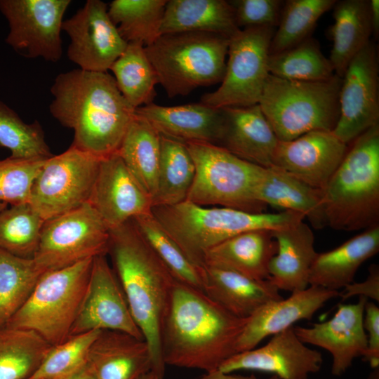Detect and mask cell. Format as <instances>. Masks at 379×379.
<instances>
[{
    "label": "cell",
    "mask_w": 379,
    "mask_h": 379,
    "mask_svg": "<svg viewBox=\"0 0 379 379\" xmlns=\"http://www.w3.org/2000/svg\"><path fill=\"white\" fill-rule=\"evenodd\" d=\"M342 79L303 81L271 74L259 105L279 140L288 141L312 131H333L339 117Z\"/></svg>",
    "instance_id": "52a82bcc"
},
{
    "label": "cell",
    "mask_w": 379,
    "mask_h": 379,
    "mask_svg": "<svg viewBox=\"0 0 379 379\" xmlns=\"http://www.w3.org/2000/svg\"><path fill=\"white\" fill-rule=\"evenodd\" d=\"M359 296L379 302V266L372 264L368 267V275L361 282H352L340 292L339 297L345 301L351 297Z\"/></svg>",
    "instance_id": "7dc6e473"
},
{
    "label": "cell",
    "mask_w": 379,
    "mask_h": 379,
    "mask_svg": "<svg viewBox=\"0 0 379 379\" xmlns=\"http://www.w3.org/2000/svg\"><path fill=\"white\" fill-rule=\"evenodd\" d=\"M152 214L187 258L202 267L205 253L239 234L255 230L288 227L305 217L298 212L251 213L220 206H203L187 200L153 206Z\"/></svg>",
    "instance_id": "277c9868"
},
{
    "label": "cell",
    "mask_w": 379,
    "mask_h": 379,
    "mask_svg": "<svg viewBox=\"0 0 379 379\" xmlns=\"http://www.w3.org/2000/svg\"><path fill=\"white\" fill-rule=\"evenodd\" d=\"M0 147L11 151L14 159H47L53 154L40 123L26 124L0 100Z\"/></svg>",
    "instance_id": "b9f144b4"
},
{
    "label": "cell",
    "mask_w": 379,
    "mask_h": 379,
    "mask_svg": "<svg viewBox=\"0 0 379 379\" xmlns=\"http://www.w3.org/2000/svg\"><path fill=\"white\" fill-rule=\"evenodd\" d=\"M334 23L328 31L333 46L328 58L336 76L343 78L352 59L371 41L369 1H336Z\"/></svg>",
    "instance_id": "4dcf8cb0"
},
{
    "label": "cell",
    "mask_w": 379,
    "mask_h": 379,
    "mask_svg": "<svg viewBox=\"0 0 379 379\" xmlns=\"http://www.w3.org/2000/svg\"><path fill=\"white\" fill-rule=\"evenodd\" d=\"M138 379H159L157 375L153 371H149L142 375H140Z\"/></svg>",
    "instance_id": "816d5d0a"
},
{
    "label": "cell",
    "mask_w": 379,
    "mask_h": 379,
    "mask_svg": "<svg viewBox=\"0 0 379 379\" xmlns=\"http://www.w3.org/2000/svg\"><path fill=\"white\" fill-rule=\"evenodd\" d=\"M109 229L88 203L45 220L32 258L43 272L107 255Z\"/></svg>",
    "instance_id": "8fae6325"
},
{
    "label": "cell",
    "mask_w": 379,
    "mask_h": 379,
    "mask_svg": "<svg viewBox=\"0 0 379 379\" xmlns=\"http://www.w3.org/2000/svg\"><path fill=\"white\" fill-rule=\"evenodd\" d=\"M195 175L187 201L203 206H220L251 213H264L255 190L263 168L244 161L215 144L185 143Z\"/></svg>",
    "instance_id": "9c48e42d"
},
{
    "label": "cell",
    "mask_w": 379,
    "mask_h": 379,
    "mask_svg": "<svg viewBox=\"0 0 379 379\" xmlns=\"http://www.w3.org/2000/svg\"><path fill=\"white\" fill-rule=\"evenodd\" d=\"M160 150L161 135L135 110L117 152L152 201L157 190Z\"/></svg>",
    "instance_id": "1f68e13d"
},
{
    "label": "cell",
    "mask_w": 379,
    "mask_h": 379,
    "mask_svg": "<svg viewBox=\"0 0 379 379\" xmlns=\"http://www.w3.org/2000/svg\"><path fill=\"white\" fill-rule=\"evenodd\" d=\"M54 379H95L86 364L76 371Z\"/></svg>",
    "instance_id": "f907efd6"
},
{
    "label": "cell",
    "mask_w": 379,
    "mask_h": 379,
    "mask_svg": "<svg viewBox=\"0 0 379 379\" xmlns=\"http://www.w3.org/2000/svg\"><path fill=\"white\" fill-rule=\"evenodd\" d=\"M335 0H288L284 1L270 53L296 46L311 36L318 20L333 8Z\"/></svg>",
    "instance_id": "60d3db41"
},
{
    "label": "cell",
    "mask_w": 379,
    "mask_h": 379,
    "mask_svg": "<svg viewBox=\"0 0 379 379\" xmlns=\"http://www.w3.org/2000/svg\"><path fill=\"white\" fill-rule=\"evenodd\" d=\"M45 220L29 203L0 207V248L18 257L32 259Z\"/></svg>",
    "instance_id": "ab89813d"
},
{
    "label": "cell",
    "mask_w": 379,
    "mask_h": 379,
    "mask_svg": "<svg viewBox=\"0 0 379 379\" xmlns=\"http://www.w3.org/2000/svg\"><path fill=\"white\" fill-rule=\"evenodd\" d=\"M144 240L178 281L203 291V269L193 263L152 211L131 219Z\"/></svg>",
    "instance_id": "836d02e7"
},
{
    "label": "cell",
    "mask_w": 379,
    "mask_h": 379,
    "mask_svg": "<svg viewBox=\"0 0 379 379\" xmlns=\"http://www.w3.org/2000/svg\"><path fill=\"white\" fill-rule=\"evenodd\" d=\"M88 203L109 230L152 207V198L117 152L101 159Z\"/></svg>",
    "instance_id": "ac0fdd59"
},
{
    "label": "cell",
    "mask_w": 379,
    "mask_h": 379,
    "mask_svg": "<svg viewBox=\"0 0 379 379\" xmlns=\"http://www.w3.org/2000/svg\"><path fill=\"white\" fill-rule=\"evenodd\" d=\"M203 292L232 314L248 319L267 303L283 299L269 280H256L239 272L203 266Z\"/></svg>",
    "instance_id": "d4e9b609"
},
{
    "label": "cell",
    "mask_w": 379,
    "mask_h": 379,
    "mask_svg": "<svg viewBox=\"0 0 379 379\" xmlns=\"http://www.w3.org/2000/svg\"><path fill=\"white\" fill-rule=\"evenodd\" d=\"M272 231L251 230L225 240L205 253L203 266L232 270L256 280L269 279V264L277 251Z\"/></svg>",
    "instance_id": "83f0119b"
},
{
    "label": "cell",
    "mask_w": 379,
    "mask_h": 379,
    "mask_svg": "<svg viewBox=\"0 0 379 379\" xmlns=\"http://www.w3.org/2000/svg\"><path fill=\"white\" fill-rule=\"evenodd\" d=\"M70 4V0H0V11L9 27L6 43L27 58L60 60L63 16Z\"/></svg>",
    "instance_id": "4fadbf2b"
},
{
    "label": "cell",
    "mask_w": 379,
    "mask_h": 379,
    "mask_svg": "<svg viewBox=\"0 0 379 379\" xmlns=\"http://www.w3.org/2000/svg\"><path fill=\"white\" fill-rule=\"evenodd\" d=\"M239 29L229 1L169 0L165 6L160 35L200 32L230 39Z\"/></svg>",
    "instance_id": "f546056e"
},
{
    "label": "cell",
    "mask_w": 379,
    "mask_h": 379,
    "mask_svg": "<svg viewBox=\"0 0 379 379\" xmlns=\"http://www.w3.org/2000/svg\"><path fill=\"white\" fill-rule=\"evenodd\" d=\"M248 319L237 317L203 291L175 281L162 318L160 347L165 365L206 373L237 353Z\"/></svg>",
    "instance_id": "6da1fadb"
},
{
    "label": "cell",
    "mask_w": 379,
    "mask_h": 379,
    "mask_svg": "<svg viewBox=\"0 0 379 379\" xmlns=\"http://www.w3.org/2000/svg\"><path fill=\"white\" fill-rule=\"evenodd\" d=\"M272 232L277 251L269 264V280L279 290L291 293L307 288L311 268L318 254L312 229L302 220Z\"/></svg>",
    "instance_id": "484cf974"
},
{
    "label": "cell",
    "mask_w": 379,
    "mask_h": 379,
    "mask_svg": "<svg viewBox=\"0 0 379 379\" xmlns=\"http://www.w3.org/2000/svg\"><path fill=\"white\" fill-rule=\"evenodd\" d=\"M46 159L0 160V202L29 203L32 183Z\"/></svg>",
    "instance_id": "ee69618b"
},
{
    "label": "cell",
    "mask_w": 379,
    "mask_h": 379,
    "mask_svg": "<svg viewBox=\"0 0 379 379\" xmlns=\"http://www.w3.org/2000/svg\"><path fill=\"white\" fill-rule=\"evenodd\" d=\"M93 260L44 272L4 327L32 331L52 346L67 340L87 290Z\"/></svg>",
    "instance_id": "ba28073f"
},
{
    "label": "cell",
    "mask_w": 379,
    "mask_h": 379,
    "mask_svg": "<svg viewBox=\"0 0 379 379\" xmlns=\"http://www.w3.org/2000/svg\"><path fill=\"white\" fill-rule=\"evenodd\" d=\"M102 159L72 145L47 158L32 183L29 204L47 220L88 202Z\"/></svg>",
    "instance_id": "7c38bea8"
},
{
    "label": "cell",
    "mask_w": 379,
    "mask_h": 379,
    "mask_svg": "<svg viewBox=\"0 0 379 379\" xmlns=\"http://www.w3.org/2000/svg\"><path fill=\"white\" fill-rule=\"evenodd\" d=\"M107 253L131 314L149 347L152 371L163 379L166 365L161 352L160 330L175 279L131 220L109 230Z\"/></svg>",
    "instance_id": "3957f363"
},
{
    "label": "cell",
    "mask_w": 379,
    "mask_h": 379,
    "mask_svg": "<svg viewBox=\"0 0 379 379\" xmlns=\"http://www.w3.org/2000/svg\"><path fill=\"white\" fill-rule=\"evenodd\" d=\"M51 115L74 131V147L100 158L117 152L135 115L113 76L75 69L59 74L51 88Z\"/></svg>",
    "instance_id": "7a4b0ae2"
},
{
    "label": "cell",
    "mask_w": 379,
    "mask_h": 379,
    "mask_svg": "<svg viewBox=\"0 0 379 379\" xmlns=\"http://www.w3.org/2000/svg\"><path fill=\"white\" fill-rule=\"evenodd\" d=\"M275 28L239 29L230 39L225 74L217 90L204 94L201 102L215 109L259 104L270 75V47Z\"/></svg>",
    "instance_id": "30bf717a"
},
{
    "label": "cell",
    "mask_w": 379,
    "mask_h": 379,
    "mask_svg": "<svg viewBox=\"0 0 379 379\" xmlns=\"http://www.w3.org/2000/svg\"><path fill=\"white\" fill-rule=\"evenodd\" d=\"M230 38L192 32L160 35L145 47L158 82L169 98L220 83Z\"/></svg>",
    "instance_id": "8992f818"
},
{
    "label": "cell",
    "mask_w": 379,
    "mask_h": 379,
    "mask_svg": "<svg viewBox=\"0 0 379 379\" xmlns=\"http://www.w3.org/2000/svg\"><path fill=\"white\" fill-rule=\"evenodd\" d=\"M194 175V164L186 144L161 135L157 186L152 207L185 201Z\"/></svg>",
    "instance_id": "d6a6232c"
},
{
    "label": "cell",
    "mask_w": 379,
    "mask_h": 379,
    "mask_svg": "<svg viewBox=\"0 0 379 379\" xmlns=\"http://www.w3.org/2000/svg\"><path fill=\"white\" fill-rule=\"evenodd\" d=\"M379 251V225L365 230L329 251L317 254L309 284L328 290L343 289L354 281L359 267Z\"/></svg>",
    "instance_id": "f1b7e54d"
},
{
    "label": "cell",
    "mask_w": 379,
    "mask_h": 379,
    "mask_svg": "<svg viewBox=\"0 0 379 379\" xmlns=\"http://www.w3.org/2000/svg\"><path fill=\"white\" fill-rule=\"evenodd\" d=\"M109 69L119 91L132 107L137 109L152 103L155 86L159 82L142 44L128 43Z\"/></svg>",
    "instance_id": "e575fe53"
},
{
    "label": "cell",
    "mask_w": 379,
    "mask_h": 379,
    "mask_svg": "<svg viewBox=\"0 0 379 379\" xmlns=\"http://www.w3.org/2000/svg\"><path fill=\"white\" fill-rule=\"evenodd\" d=\"M369 8L372 33L375 38H378L379 34V1L370 0Z\"/></svg>",
    "instance_id": "681fc988"
},
{
    "label": "cell",
    "mask_w": 379,
    "mask_h": 379,
    "mask_svg": "<svg viewBox=\"0 0 379 379\" xmlns=\"http://www.w3.org/2000/svg\"><path fill=\"white\" fill-rule=\"evenodd\" d=\"M367 301V298L359 297L356 303L339 304L333 317L327 321L310 327L293 326L302 343L319 347L331 354V372L334 376L344 374L354 360L364 357L366 352L364 313Z\"/></svg>",
    "instance_id": "d6986e66"
},
{
    "label": "cell",
    "mask_w": 379,
    "mask_h": 379,
    "mask_svg": "<svg viewBox=\"0 0 379 379\" xmlns=\"http://www.w3.org/2000/svg\"><path fill=\"white\" fill-rule=\"evenodd\" d=\"M352 142L322 190L327 226L336 230L379 225V124Z\"/></svg>",
    "instance_id": "5b68a950"
},
{
    "label": "cell",
    "mask_w": 379,
    "mask_h": 379,
    "mask_svg": "<svg viewBox=\"0 0 379 379\" xmlns=\"http://www.w3.org/2000/svg\"><path fill=\"white\" fill-rule=\"evenodd\" d=\"M255 197L265 206L302 213L314 229L327 227L322 190L280 168H263Z\"/></svg>",
    "instance_id": "4316f807"
},
{
    "label": "cell",
    "mask_w": 379,
    "mask_h": 379,
    "mask_svg": "<svg viewBox=\"0 0 379 379\" xmlns=\"http://www.w3.org/2000/svg\"><path fill=\"white\" fill-rule=\"evenodd\" d=\"M340 291L310 285L286 299L265 304L250 317L237 343V352L253 349L265 338L277 334L300 320H310Z\"/></svg>",
    "instance_id": "44dd1931"
},
{
    "label": "cell",
    "mask_w": 379,
    "mask_h": 379,
    "mask_svg": "<svg viewBox=\"0 0 379 379\" xmlns=\"http://www.w3.org/2000/svg\"><path fill=\"white\" fill-rule=\"evenodd\" d=\"M86 364L95 379H138L152 370L149 347L145 340L111 330L100 331Z\"/></svg>",
    "instance_id": "cb8c5ba5"
},
{
    "label": "cell",
    "mask_w": 379,
    "mask_h": 379,
    "mask_svg": "<svg viewBox=\"0 0 379 379\" xmlns=\"http://www.w3.org/2000/svg\"><path fill=\"white\" fill-rule=\"evenodd\" d=\"M368 379H379V368L372 369Z\"/></svg>",
    "instance_id": "f5cc1de1"
},
{
    "label": "cell",
    "mask_w": 379,
    "mask_h": 379,
    "mask_svg": "<svg viewBox=\"0 0 379 379\" xmlns=\"http://www.w3.org/2000/svg\"><path fill=\"white\" fill-rule=\"evenodd\" d=\"M107 9V4L100 0H88L62 22V30L70 39L68 58L79 69L105 72L127 46Z\"/></svg>",
    "instance_id": "9a60e30c"
},
{
    "label": "cell",
    "mask_w": 379,
    "mask_h": 379,
    "mask_svg": "<svg viewBox=\"0 0 379 379\" xmlns=\"http://www.w3.org/2000/svg\"><path fill=\"white\" fill-rule=\"evenodd\" d=\"M199 379H260L255 376L253 374L250 375H242L233 374L232 373H225L220 370H215L211 372L205 373ZM266 379H279L274 375Z\"/></svg>",
    "instance_id": "c3c4849f"
},
{
    "label": "cell",
    "mask_w": 379,
    "mask_h": 379,
    "mask_svg": "<svg viewBox=\"0 0 379 379\" xmlns=\"http://www.w3.org/2000/svg\"><path fill=\"white\" fill-rule=\"evenodd\" d=\"M166 0H114L108 15L121 37L145 47L160 36Z\"/></svg>",
    "instance_id": "8d00e7d4"
},
{
    "label": "cell",
    "mask_w": 379,
    "mask_h": 379,
    "mask_svg": "<svg viewBox=\"0 0 379 379\" xmlns=\"http://www.w3.org/2000/svg\"><path fill=\"white\" fill-rule=\"evenodd\" d=\"M364 328L367 336V350L363 360L372 369L379 368V307L367 301L364 313Z\"/></svg>",
    "instance_id": "bcb514c9"
},
{
    "label": "cell",
    "mask_w": 379,
    "mask_h": 379,
    "mask_svg": "<svg viewBox=\"0 0 379 379\" xmlns=\"http://www.w3.org/2000/svg\"><path fill=\"white\" fill-rule=\"evenodd\" d=\"M100 331H91L69 337L52 346L39 368L29 379H54L86 364L91 347Z\"/></svg>",
    "instance_id": "7bdbcfd3"
},
{
    "label": "cell",
    "mask_w": 379,
    "mask_h": 379,
    "mask_svg": "<svg viewBox=\"0 0 379 379\" xmlns=\"http://www.w3.org/2000/svg\"><path fill=\"white\" fill-rule=\"evenodd\" d=\"M43 274L33 259L0 248V329L26 302Z\"/></svg>",
    "instance_id": "f35d334b"
},
{
    "label": "cell",
    "mask_w": 379,
    "mask_h": 379,
    "mask_svg": "<svg viewBox=\"0 0 379 379\" xmlns=\"http://www.w3.org/2000/svg\"><path fill=\"white\" fill-rule=\"evenodd\" d=\"M222 110L224 126L218 145L248 162L265 168L272 166L279 140L260 105Z\"/></svg>",
    "instance_id": "603a6c76"
},
{
    "label": "cell",
    "mask_w": 379,
    "mask_h": 379,
    "mask_svg": "<svg viewBox=\"0 0 379 379\" xmlns=\"http://www.w3.org/2000/svg\"><path fill=\"white\" fill-rule=\"evenodd\" d=\"M103 330L121 331L144 340L106 255L93 260L87 290L70 337Z\"/></svg>",
    "instance_id": "2e32d148"
},
{
    "label": "cell",
    "mask_w": 379,
    "mask_h": 379,
    "mask_svg": "<svg viewBox=\"0 0 379 379\" xmlns=\"http://www.w3.org/2000/svg\"><path fill=\"white\" fill-rule=\"evenodd\" d=\"M347 151V145L333 131H312L291 140H279L272 166L323 190Z\"/></svg>",
    "instance_id": "ffe728a7"
},
{
    "label": "cell",
    "mask_w": 379,
    "mask_h": 379,
    "mask_svg": "<svg viewBox=\"0 0 379 379\" xmlns=\"http://www.w3.org/2000/svg\"><path fill=\"white\" fill-rule=\"evenodd\" d=\"M270 74L293 81H319L331 79L334 69L312 36L290 48L270 54Z\"/></svg>",
    "instance_id": "74e56055"
},
{
    "label": "cell",
    "mask_w": 379,
    "mask_h": 379,
    "mask_svg": "<svg viewBox=\"0 0 379 379\" xmlns=\"http://www.w3.org/2000/svg\"><path fill=\"white\" fill-rule=\"evenodd\" d=\"M229 2L240 29L241 27H255L276 29L284 4V1L280 0H232Z\"/></svg>",
    "instance_id": "f6af8a7d"
},
{
    "label": "cell",
    "mask_w": 379,
    "mask_h": 379,
    "mask_svg": "<svg viewBox=\"0 0 379 379\" xmlns=\"http://www.w3.org/2000/svg\"><path fill=\"white\" fill-rule=\"evenodd\" d=\"M51 347L32 331L1 328L0 379H29Z\"/></svg>",
    "instance_id": "d590c367"
},
{
    "label": "cell",
    "mask_w": 379,
    "mask_h": 379,
    "mask_svg": "<svg viewBox=\"0 0 379 379\" xmlns=\"http://www.w3.org/2000/svg\"><path fill=\"white\" fill-rule=\"evenodd\" d=\"M160 135L184 143L208 142L218 145L223 131L222 109L201 102L177 106L151 103L135 109Z\"/></svg>",
    "instance_id": "7402d4cb"
},
{
    "label": "cell",
    "mask_w": 379,
    "mask_h": 379,
    "mask_svg": "<svg viewBox=\"0 0 379 379\" xmlns=\"http://www.w3.org/2000/svg\"><path fill=\"white\" fill-rule=\"evenodd\" d=\"M322 363L321 354L306 346L292 326L272 335L260 347L234 354L218 370L255 371L272 373L279 379H308L320 371Z\"/></svg>",
    "instance_id": "e0dca14e"
},
{
    "label": "cell",
    "mask_w": 379,
    "mask_h": 379,
    "mask_svg": "<svg viewBox=\"0 0 379 379\" xmlns=\"http://www.w3.org/2000/svg\"><path fill=\"white\" fill-rule=\"evenodd\" d=\"M339 112L333 132L347 145L379 124L378 57L372 41L352 59L342 78Z\"/></svg>",
    "instance_id": "5bb4252c"
}]
</instances>
